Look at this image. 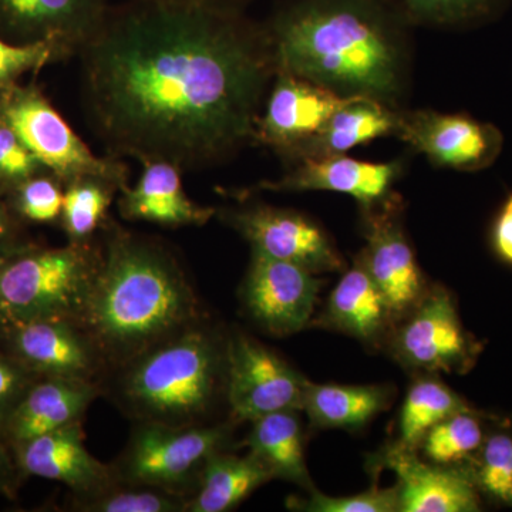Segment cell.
<instances>
[{
    "instance_id": "6da1fadb",
    "label": "cell",
    "mask_w": 512,
    "mask_h": 512,
    "mask_svg": "<svg viewBox=\"0 0 512 512\" xmlns=\"http://www.w3.org/2000/svg\"><path fill=\"white\" fill-rule=\"evenodd\" d=\"M83 99L109 156L215 163L255 138L276 72L266 33L239 10L130 0L79 52Z\"/></svg>"
},
{
    "instance_id": "7a4b0ae2",
    "label": "cell",
    "mask_w": 512,
    "mask_h": 512,
    "mask_svg": "<svg viewBox=\"0 0 512 512\" xmlns=\"http://www.w3.org/2000/svg\"><path fill=\"white\" fill-rule=\"evenodd\" d=\"M200 301L170 249L111 224L77 325L119 369L194 323Z\"/></svg>"
},
{
    "instance_id": "3957f363",
    "label": "cell",
    "mask_w": 512,
    "mask_h": 512,
    "mask_svg": "<svg viewBox=\"0 0 512 512\" xmlns=\"http://www.w3.org/2000/svg\"><path fill=\"white\" fill-rule=\"evenodd\" d=\"M266 35L276 70L345 97L387 103L399 93V39L379 0H298Z\"/></svg>"
},
{
    "instance_id": "277c9868",
    "label": "cell",
    "mask_w": 512,
    "mask_h": 512,
    "mask_svg": "<svg viewBox=\"0 0 512 512\" xmlns=\"http://www.w3.org/2000/svg\"><path fill=\"white\" fill-rule=\"evenodd\" d=\"M116 370L117 403L137 423L198 426L225 382L227 343L200 320Z\"/></svg>"
},
{
    "instance_id": "5b68a950",
    "label": "cell",
    "mask_w": 512,
    "mask_h": 512,
    "mask_svg": "<svg viewBox=\"0 0 512 512\" xmlns=\"http://www.w3.org/2000/svg\"><path fill=\"white\" fill-rule=\"evenodd\" d=\"M100 258L101 248L92 241L62 248L26 245L5 256L0 295L8 326L37 319L79 322Z\"/></svg>"
},
{
    "instance_id": "8992f818",
    "label": "cell",
    "mask_w": 512,
    "mask_h": 512,
    "mask_svg": "<svg viewBox=\"0 0 512 512\" xmlns=\"http://www.w3.org/2000/svg\"><path fill=\"white\" fill-rule=\"evenodd\" d=\"M228 440V426H170L140 421L111 468L120 483L190 498L208 458L221 451Z\"/></svg>"
},
{
    "instance_id": "52a82bcc",
    "label": "cell",
    "mask_w": 512,
    "mask_h": 512,
    "mask_svg": "<svg viewBox=\"0 0 512 512\" xmlns=\"http://www.w3.org/2000/svg\"><path fill=\"white\" fill-rule=\"evenodd\" d=\"M0 117L64 185L77 178L99 177L127 187L128 168L121 158L96 156L35 87L15 84L0 93Z\"/></svg>"
},
{
    "instance_id": "ba28073f",
    "label": "cell",
    "mask_w": 512,
    "mask_h": 512,
    "mask_svg": "<svg viewBox=\"0 0 512 512\" xmlns=\"http://www.w3.org/2000/svg\"><path fill=\"white\" fill-rule=\"evenodd\" d=\"M308 380L285 360L244 333L227 342L225 392L234 421L303 409Z\"/></svg>"
},
{
    "instance_id": "9c48e42d",
    "label": "cell",
    "mask_w": 512,
    "mask_h": 512,
    "mask_svg": "<svg viewBox=\"0 0 512 512\" xmlns=\"http://www.w3.org/2000/svg\"><path fill=\"white\" fill-rule=\"evenodd\" d=\"M6 352L40 377L96 382L107 369L103 357L76 322L37 319L0 330Z\"/></svg>"
},
{
    "instance_id": "30bf717a",
    "label": "cell",
    "mask_w": 512,
    "mask_h": 512,
    "mask_svg": "<svg viewBox=\"0 0 512 512\" xmlns=\"http://www.w3.org/2000/svg\"><path fill=\"white\" fill-rule=\"evenodd\" d=\"M320 285L315 272L252 251L244 301L261 328L278 336L292 335L308 325Z\"/></svg>"
},
{
    "instance_id": "8fae6325",
    "label": "cell",
    "mask_w": 512,
    "mask_h": 512,
    "mask_svg": "<svg viewBox=\"0 0 512 512\" xmlns=\"http://www.w3.org/2000/svg\"><path fill=\"white\" fill-rule=\"evenodd\" d=\"M397 134L426 154L431 163L457 171L484 170L503 151L504 138L493 124L467 114L417 111L400 116Z\"/></svg>"
},
{
    "instance_id": "7c38bea8",
    "label": "cell",
    "mask_w": 512,
    "mask_h": 512,
    "mask_svg": "<svg viewBox=\"0 0 512 512\" xmlns=\"http://www.w3.org/2000/svg\"><path fill=\"white\" fill-rule=\"evenodd\" d=\"M227 220L259 254L301 265L315 274L343 268L328 235L298 212L255 205L231 212Z\"/></svg>"
},
{
    "instance_id": "4fadbf2b",
    "label": "cell",
    "mask_w": 512,
    "mask_h": 512,
    "mask_svg": "<svg viewBox=\"0 0 512 512\" xmlns=\"http://www.w3.org/2000/svg\"><path fill=\"white\" fill-rule=\"evenodd\" d=\"M348 99L302 77L276 70L274 89L256 123L255 140L289 156H298Z\"/></svg>"
},
{
    "instance_id": "5bb4252c",
    "label": "cell",
    "mask_w": 512,
    "mask_h": 512,
    "mask_svg": "<svg viewBox=\"0 0 512 512\" xmlns=\"http://www.w3.org/2000/svg\"><path fill=\"white\" fill-rule=\"evenodd\" d=\"M397 355L419 369L466 372L476 346L464 332L453 299L444 289L421 299L396 339Z\"/></svg>"
},
{
    "instance_id": "9a60e30c",
    "label": "cell",
    "mask_w": 512,
    "mask_h": 512,
    "mask_svg": "<svg viewBox=\"0 0 512 512\" xmlns=\"http://www.w3.org/2000/svg\"><path fill=\"white\" fill-rule=\"evenodd\" d=\"M109 0H0V26L22 45L46 42L79 55L109 13Z\"/></svg>"
},
{
    "instance_id": "2e32d148",
    "label": "cell",
    "mask_w": 512,
    "mask_h": 512,
    "mask_svg": "<svg viewBox=\"0 0 512 512\" xmlns=\"http://www.w3.org/2000/svg\"><path fill=\"white\" fill-rule=\"evenodd\" d=\"M380 463L399 480L396 485L400 512L480 511V497L471 470L423 463L414 450L402 444L387 448Z\"/></svg>"
},
{
    "instance_id": "e0dca14e",
    "label": "cell",
    "mask_w": 512,
    "mask_h": 512,
    "mask_svg": "<svg viewBox=\"0 0 512 512\" xmlns=\"http://www.w3.org/2000/svg\"><path fill=\"white\" fill-rule=\"evenodd\" d=\"M12 451L23 476L59 481L73 497L96 493L116 481L113 468L84 446L83 421L42 434Z\"/></svg>"
},
{
    "instance_id": "ac0fdd59",
    "label": "cell",
    "mask_w": 512,
    "mask_h": 512,
    "mask_svg": "<svg viewBox=\"0 0 512 512\" xmlns=\"http://www.w3.org/2000/svg\"><path fill=\"white\" fill-rule=\"evenodd\" d=\"M99 393V384L90 380L39 377L23 394L0 434L13 450L42 434L79 423Z\"/></svg>"
},
{
    "instance_id": "d6986e66",
    "label": "cell",
    "mask_w": 512,
    "mask_h": 512,
    "mask_svg": "<svg viewBox=\"0 0 512 512\" xmlns=\"http://www.w3.org/2000/svg\"><path fill=\"white\" fill-rule=\"evenodd\" d=\"M302 163L274 183H262L259 190L332 191L350 195L363 207L383 200L400 174V164L370 163L340 156L305 157Z\"/></svg>"
},
{
    "instance_id": "ffe728a7",
    "label": "cell",
    "mask_w": 512,
    "mask_h": 512,
    "mask_svg": "<svg viewBox=\"0 0 512 512\" xmlns=\"http://www.w3.org/2000/svg\"><path fill=\"white\" fill-rule=\"evenodd\" d=\"M134 187L120 191L119 211L128 221H144L163 227L205 225L214 208L202 207L184 190L183 170L164 160L144 161Z\"/></svg>"
},
{
    "instance_id": "44dd1931",
    "label": "cell",
    "mask_w": 512,
    "mask_h": 512,
    "mask_svg": "<svg viewBox=\"0 0 512 512\" xmlns=\"http://www.w3.org/2000/svg\"><path fill=\"white\" fill-rule=\"evenodd\" d=\"M366 238L360 265L382 292L390 316L416 308L423 295V279L402 229L386 217H375Z\"/></svg>"
},
{
    "instance_id": "7402d4cb",
    "label": "cell",
    "mask_w": 512,
    "mask_h": 512,
    "mask_svg": "<svg viewBox=\"0 0 512 512\" xmlns=\"http://www.w3.org/2000/svg\"><path fill=\"white\" fill-rule=\"evenodd\" d=\"M399 123V114L393 113L383 101L350 96L296 157L340 156L360 144L397 133Z\"/></svg>"
},
{
    "instance_id": "603a6c76",
    "label": "cell",
    "mask_w": 512,
    "mask_h": 512,
    "mask_svg": "<svg viewBox=\"0 0 512 512\" xmlns=\"http://www.w3.org/2000/svg\"><path fill=\"white\" fill-rule=\"evenodd\" d=\"M271 471L254 454L238 457L224 451L212 454L202 468L197 488L185 512H227L247 500L256 488L271 481Z\"/></svg>"
},
{
    "instance_id": "cb8c5ba5",
    "label": "cell",
    "mask_w": 512,
    "mask_h": 512,
    "mask_svg": "<svg viewBox=\"0 0 512 512\" xmlns=\"http://www.w3.org/2000/svg\"><path fill=\"white\" fill-rule=\"evenodd\" d=\"M252 426L245 441L251 454L268 467L274 478L311 490L312 481L303 454L302 426L296 412L266 414L252 421Z\"/></svg>"
},
{
    "instance_id": "d4e9b609",
    "label": "cell",
    "mask_w": 512,
    "mask_h": 512,
    "mask_svg": "<svg viewBox=\"0 0 512 512\" xmlns=\"http://www.w3.org/2000/svg\"><path fill=\"white\" fill-rule=\"evenodd\" d=\"M326 313L333 325L362 340L375 339L392 318L382 292L360 264L335 286Z\"/></svg>"
},
{
    "instance_id": "484cf974",
    "label": "cell",
    "mask_w": 512,
    "mask_h": 512,
    "mask_svg": "<svg viewBox=\"0 0 512 512\" xmlns=\"http://www.w3.org/2000/svg\"><path fill=\"white\" fill-rule=\"evenodd\" d=\"M386 404L387 390L383 387L308 382L302 410L316 426L355 430L369 423Z\"/></svg>"
},
{
    "instance_id": "4316f807",
    "label": "cell",
    "mask_w": 512,
    "mask_h": 512,
    "mask_svg": "<svg viewBox=\"0 0 512 512\" xmlns=\"http://www.w3.org/2000/svg\"><path fill=\"white\" fill-rule=\"evenodd\" d=\"M123 188L99 177L77 178L64 185L60 224L70 242H90L107 220L111 202Z\"/></svg>"
},
{
    "instance_id": "83f0119b",
    "label": "cell",
    "mask_w": 512,
    "mask_h": 512,
    "mask_svg": "<svg viewBox=\"0 0 512 512\" xmlns=\"http://www.w3.org/2000/svg\"><path fill=\"white\" fill-rule=\"evenodd\" d=\"M464 410L471 409L453 390L436 380H420L413 384L403 403L399 444L414 450L431 427Z\"/></svg>"
},
{
    "instance_id": "f1b7e54d",
    "label": "cell",
    "mask_w": 512,
    "mask_h": 512,
    "mask_svg": "<svg viewBox=\"0 0 512 512\" xmlns=\"http://www.w3.org/2000/svg\"><path fill=\"white\" fill-rule=\"evenodd\" d=\"M184 495L114 481L96 493L73 497L74 511L84 512H185Z\"/></svg>"
},
{
    "instance_id": "f546056e",
    "label": "cell",
    "mask_w": 512,
    "mask_h": 512,
    "mask_svg": "<svg viewBox=\"0 0 512 512\" xmlns=\"http://www.w3.org/2000/svg\"><path fill=\"white\" fill-rule=\"evenodd\" d=\"M484 439L483 426L476 414L464 410L431 427L421 443L433 463L453 466L476 456Z\"/></svg>"
},
{
    "instance_id": "4dcf8cb0",
    "label": "cell",
    "mask_w": 512,
    "mask_h": 512,
    "mask_svg": "<svg viewBox=\"0 0 512 512\" xmlns=\"http://www.w3.org/2000/svg\"><path fill=\"white\" fill-rule=\"evenodd\" d=\"M471 468L478 490L495 503L512 508V436L498 431L485 437L483 446L473 457Z\"/></svg>"
},
{
    "instance_id": "1f68e13d",
    "label": "cell",
    "mask_w": 512,
    "mask_h": 512,
    "mask_svg": "<svg viewBox=\"0 0 512 512\" xmlns=\"http://www.w3.org/2000/svg\"><path fill=\"white\" fill-rule=\"evenodd\" d=\"M10 192L13 210L25 220L36 224H50L60 220L64 184L55 174L45 171L33 175Z\"/></svg>"
},
{
    "instance_id": "d6a6232c",
    "label": "cell",
    "mask_w": 512,
    "mask_h": 512,
    "mask_svg": "<svg viewBox=\"0 0 512 512\" xmlns=\"http://www.w3.org/2000/svg\"><path fill=\"white\" fill-rule=\"evenodd\" d=\"M413 18L446 26H467L490 19L505 0H403Z\"/></svg>"
},
{
    "instance_id": "836d02e7",
    "label": "cell",
    "mask_w": 512,
    "mask_h": 512,
    "mask_svg": "<svg viewBox=\"0 0 512 512\" xmlns=\"http://www.w3.org/2000/svg\"><path fill=\"white\" fill-rule=\"evenodd\" d=\"M308 500L289 501L288 507L308 512H396L400 511L399 488L372 487L349 497H329L311 488Z\"/></svg>"
},
{
    "instance_id": "e575fe53",
    "label": "cell",
    "mask_w": 512,
    "mask_h": 512,
    "mask_svg": "<svg viewBox=\"0 0 512 512\" xmlns=\"http://www.w3.org/2000/svg\"><path fill=\"white\" fill-rule=\"evenodd\" d=\"M45 171L15 130L0 117V190L12 191L23 181Z\"/></svg>"
},
{
    "instance_id": "d590c367",
    "label": "cell",
    "mask_w": 512,
    "mask_h": 512,
    "mask_svg": "<svg viewBox=\"0 0 512 512\" xmlns=\"http://www.w3.org/2000/svg\"><path fill=\"white\" fill-rule=\"evenodd\" d=\"M59 50L46 42L8 43L0 39V93L15 86L16 80L23 74L39 70L40 67L60 59Z\"/></svg>"
},
{
    "instance_id": "8d00e7d4",
    "label": "cell",
    "mask_w": 512,
    "mask_h": 512,
    "mask_svg": "<svg viewBox=\"0 0 512 512\" xmlns=\"http://www.w3.org/2000/svg\"><path fill=\"white\" fill-rule=\"evenodd\" d=\"M40 376L30 372L8 352H0V430L26 390Z\"/></svg>"
},
{
    "instance_id": "74e56055",
    "label": "cell",
    "mask_w": 512,
    "mask_h": 512,
    "mask_svg": "<svg viewBox=\"0 0 512 512\" xmlns=\"http://www.w3.org/2000/svg\"><path fill=\"white\" fill-rule=\"evenodd\" d=\"M491 245L495 255L512 266V192L505 198L500 211L495 215L493 228H491Z\"/></svg>"
},
{
    "instance_id": "f35d334b",
    "label": "cell",
    "mask_w": 512,
    "mask_h": 512,
    "mask_svg": "<svg viewBox=\"0 0 512 512\" xmlns=\"http://www.w3.org/2000/svg\"><path fill=\"white\" fill-rule=\"evenodd\" d=\"M22 477V471L16 463L13 451L0 434V495L13 500L18 495Z\"/></svg>"
},
{
    "instance_id": "ab89813d",
    "label": "cell",
    "mask_w": 512,
    "mask_h": 512,
    "mask_svg": "<svg viewBox=\"0 0 512 512\" xmlns=\"http://www.w3.org/2000/svg\"><path fill=\"white\" fill-rule=\"evenodd\" d=\"M23 247L26 245L19 242V231L15 218L0 194V256H8Z\"/></svg>"
},
{
    "instance_id": "60d3db41",
    "label": "cell",
    "mask_w": 512,
    "mask_h": 512,
    "mask_svg": "<svg viewBox=\"0 0 512 512\" xmlns=\"http://www.w3.org/2000/svg\"><path fill=\"white\" fill-rule=\"evenodd\" d=\"M144 2L163 3V5L197 6L221 10H239V6L247 0H144Z\"/></svg>"
},
{
    "instance_id": "b9f144b4",
    "label": "cell",
    "mask_w": 512,
    "mask_h": 512,
    "mask_svg": "<svg viewBox=\"0 0 512 512\" xmlns=\"http://www.w3.org/2000/svg\"><path fill=\"white\" fill-rule=\"evenodd\" d=\"M3 258L0 256V266H2ZM8 326V319H6L5 312H3L2 295H0V330L5 329Z\"/></svg>"
}]
</instances>
